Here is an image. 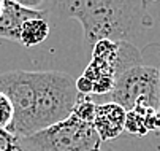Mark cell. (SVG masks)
<instances>
[{
	"label": "cell",
	"mask_w": 160,
	"mask_h": 151,
	"mask_svg": "<svg viewBox=\"0 0 160 151\" xmlns=\"http://www.w3.org/2000/svg\"><path fill=\"white\" fill-rule=\"evenodd\" d=\"M49 16L57 19L72 18L81 23L84 46L90 53L97 41H128L151 27L152 19L146 2L119 0H67L44 3Z\"/></svg>",
	"instance_id": "cell-1"
},
{
	"label": "cell",
	"mask_w": 160,
	"mask_h": 151,
	"mask_svg": "<svg viewBox=\"0 0 160 151\" xmlns=\"http://www.w3.org/2000/svg\"><path fill=\"white\" fill-rule=\"evenodd\" d=\"M33 134L67 119L79 99L73 76L65 72H33Z\"/></svg>",
	"instance_id": "cell-2"
},
{
	"label": "cell",
	"mask_w": 160,
	"mask_h": 151,
	"mask_svg": "<svg viewBox=\"0 0 160 151\" xmlns=\"http://www.w3.org/2000/svg\"><path fill=\"white\" fill-rule=\"evenodd\" d=\"M16 142L22 151H100L103 143L92 124L82 122L73 115Z\"/></svg>",
	"instance_id": "cell-3"
},
{
	"label": "cell",
	"mask_w": 160,
	"mask_h": 151,
	"mask_svg": "<svg viewBox=\"0 0 160 151\" xmlns=\"http://www.w3.org/2000/svg\"><path fill=\"white\" fill-rule=\"evenodd\" d=\"M0 92L10 100L13 108V119L7 132L14 138L33 134V72L8 70L0 73Z\"/></svg>",
	"instance_id": "cell-4"
},
{
	"label": "cell",
	"mask_w": 160,
	"mask_h": 151,
	"mask_svg": "<svg viewBox=\"0 0 160 151\" xmlns=\"http://www.w3.org/2000/svg\"><path fill=\"white\" fill-rule=\"evenodd\" d=\"M111 102L125 112H130L136 103H144L157 110L158 103V70L149 65H136L128 69L114 80L109 92Z\"/></svg>",
	"instance_id": "cell-5"
},
{
	"label": "cell",
	"mask_w": 160,
	"mask_h": 151,
	"mask_svg": "<svg viewBox=\"0 0 160 151\" xmlns=\"http://www.w3.org/2000/svg\"><path fill=\"white\" fill-rule=\"evenodd\" d=\"M29 19H48L49 14L46 8H30L22 2L3 0V10L0 14V38L19 41L21 26Z\"/></svg>",
	"instance_id": "cell-6"
},
{
	"label": "cell",
	"mask_w": 160,
	"mask_h": 151,
	"mask_svg": "<svg viewBox=\"0 0 160 151\" xmlns=\"http://www.w3.org/2000/svg\"><path fill=\"white\" fill-rule=\"evenodd\" d=\"M125 115L127 112L122 107L112 102L95 103V116L92 121V127L103 143L112 142L124 134Z\"/></svg>",
	"instance_id": "cell-7"
},
{
	"label": "cell",
	"mask_w": 160,
	"mask_h": 151,
	"mask_svg": "<svg viewBox=\"0 0 160 151\" xmlns=\"http://www.w3.org/2000/svg\"><path fill=\"white\" fill-rule=\"evenodd\" d=\"M158 131V116L157 110L144 103H136L125 115L124 132L133 137H148L149 132Z\"/></svg>",
	"instance_id": "cell-8"
},
{
	"label": "cell",
	"mask_w": 160,
	"mask_h": 151,
	"mask_svg": "<svg viewBox=\"0 0 160 151\" xmlns=\"http://www.w3.org/2000/svg\"><path fill=\"white\" fill-rule=\"evenodd\" d=\"M49 35V21L48 19H29L21 26L19 41L22 46L32 48L43 43Z\"/></svg>",
	"instance_id": "cell-9"
},
{
	"label": "cell",
	"mask_w": 160,
	"mask_h": 151,
	"mask_svg": "<svg viewBox=\"0 0 160 151\" xmlns=\"http://www.w3.org/2000/svg\"><path fill=\"white\" fill-rule=\"evenodd\" d=\"M100 151H160V148L149 142L146 137H133L128 134H122L116 140L102 143Z\"/></svg>",
	"instance_id": "cell-10"
},
{
	"label": "cell",
	"mask_w": 160,
	"mask_h": 151,
	"mask_svg": "<svg viewBox=\"0 0 160 151\" xmlns=\"http://www.w3.org/2000/svg\"><path fill=\"white\" fill-rule=\"evenodd\" d=\"M72 115L82 122L92 124L94 116H95V103L87 96H79V99L76 100L73 110H72Z\"/></svg>",
	"instance_id": "cell-11"
},
{
	"label": "cell",
	"mask_w": 160,
	"mask_h": 151,
	"mask_svg": "<svg viewBox=\"0 0 160 151\" xmlns=\"http://www.w3.org/2000/svg\"><path fill=\"white\" fill-rule=\"evenodd\" d=\"M13 119V108L10 100L0 92V131H7Z\"/></svg>",
	"instance_id": "cell-12"
},
{
	"label": "cell",
	"mask_w": 160,
	"mask_h": 151,
	"mask_svg": "<svg viewBox=\"0 0 160 151\" xmlns=\"http://www.w3.org/2000/svg\"><path fill=\"white\" fill-rule=\"evenodd\" d=\"M157 116H158V131H157V134L160 135V107L157 108Z\"/></svg>",
	"instance_id": "cell-13"
},
{
	"label": "cell",
	"mask_w": 160,
	"mask_h": 151,
	"mask_svg": "<svg viewBox=\"0 0 160 151\" xmlns=\"http://www.w3.org/2000/svg\"><path fill=\"white\" fill-rule=\"evenodd\" d=\"M158 103H160V72H158Z\"/></svg>",
	"instance_id": "cell-14"
},
{
	"label": "cell",
	"mask_w": 160,
	"mask_h": 151,
	"mask_svg": "<svg viewBox=\"0 0 160 151\" xmlns=\"http://www.w3.org/2000/svg\"><path fill=\"white\" fill-rule=\"evenodd\" d=\"M2 10H3V0H0V14H2Z\"/></svg>",
	"instance_id": "cell-15"
},
{
	"label": "cell",
	"mask_w": 160,
	"mask_h": 151,
	"mask_svg": "<svg viewBox=\"0 0 160 151\" xmlns=\"http://www.w3.org/2000/svg\"><path fill=\"white\" fill-rule=\"evenodd\" d=\"M158 72H160V69H158Z\"/></svg>",
	"instance_id": "cell-16"
}]
</instances>
